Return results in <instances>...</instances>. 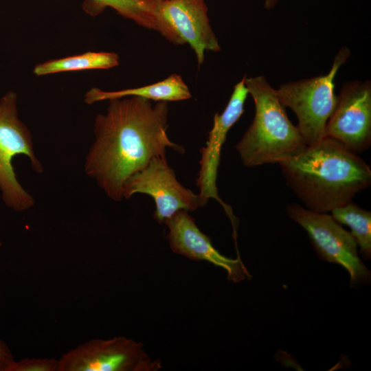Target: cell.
Segmentation results:
<instances>
[{"label": "cell", "mask_w": 371, "mask_h": 371, "mask_svg": "<svg viewBox=\"0 0 371 371\" xmlns=\"http://www.w3.org/2000/svg\"><path fill=\"white\" fill-rule=\"evenodd\" d=\"M106 112L94 120L95 139L85 157V172L108 197L123 199V187L134 173L170 148H183L168 138V102L131 96L109 100Z\"/></svg>", "instance_id": "cell-1"}, {"label": "cell", "mask_w": 371, "mask_h": 371, "mask_svg": "<svg viewBox=\"0 0 371 371\" xmlns=\"http://www.w3.org/2000/svg\"><path fill=\"white\" fill-rule=\"evenodd\" d=\"M287 186L306 208L328 213L371 183L370 166L337 140L325 137L278 164Z\"/></svg>", "instance_id": "cell-2"}, {"label": "cell", "mask_w": 371, "mask_h": 371, "mask_svg": "<svg viewBox=\"0 0 371 371\" xmlns=\"http://www.w3.org/2000/svg\"><path fill=\"white\" fill-rule=\"evenodd\" d=\"M14 362L9 348L0 340V371H10Z\"/></svg>", "instance_id": "cell-18"}, {"label": "cell", "mask_w": 371, "mask_h": 371, "mask_svg": "<svg viewBox=\"0 0 371 371\" xmlns=\"http://www.w3.org/2000/svg\"><path fill=\"white\" fill-rule=\"evenodd\" d=\"M17 95L8 91L0 99V190L5 204L16 211H24L34 205V197L18 181L12 161L18 155H25L32 169L43 172V166L36 156L31 133L19 118Z\"/></svg>", "instance_id": "cell-5"}, {"label": "cell", "mask_w": 371, "mask_h": 371, "mask_svg": "<svg viewBox=\"0 0 371 371\" xmlns=\"http://www.w3.org/2000/svg\"><path fill=\"white\" fill-rule=\"evenodd\" d=\"M106 7L140 26L158 32L166 39L170 36L169 28L158 13L157 0H86L83 5L91 15L101 13Z\"/></svg>", "instance_id": "cell-14"}, {"label": "cell", "mask_w": 371, "mask_h": 371, "mask_svg": "<svg viewBox=\"0 0 371 371\" xmlns=\"http://www.w3.org/2000/svg\"><path fill=\"white\" fill-rule=\"evenodd\" d=\"M350 54L347 47H342L327 74L289 82L276 89L281 104L284 107H289L296 115L297 127L306 145L326 137V126L337 100L334 91V79Z\"/></svg>", "instance_id": "cell-4"}, {"label": "cell", "mask_w": 371, "mask_h": 371, "mask_svg": "<svg viewBox=\"0 0 371 371\" xmlns=\"http://www.w3.org/2000/svg\"><path fill=\"white\" fill-rule=\"evenodd\" d=\"M245 75L234 87L230 99L221 113L214 117L213 126L208 133L206 145L200 149L201 155L199 161L200 170L196 179L199 195L207 203L211 198L216 200L232 218V210L219 197L216 187L218 168L220 163L221 151L227 134L233 125L244 113V104L249 95L245 84Z\"/></svg>", "instance_id": "cell-10"}, {"label": "cell", "mask_w": 371, "mask_h": 371, "mask_svg": "<svg viewBox=\"0 0 371 371\" xmlns=\"http://www.w3.org/2000/svg\"><path fill=\"white\" fill-rule=\"evenodd\" d=\"M333 218L350 229V234L365 260L371 258V212L352 201L330 211Z\"/></svg>", "instance_id": "cell-16"}, {"label": "cell", "mask_w": 371, "mask_h": 371, "mask_svg": "<svg viewBox=\"0 0 371 371\" xmlns=\"http://www.w3.org/2000/svg\"><path fill=\"white\" fill-rule=\"evenodd\" d=\"M136 193L146 194L153 199L156 206L153 218L159 224L179 210L194 211L207 204L199 194L178 181L166 155L153 158L126 181L123 199H128Z\"/></svg>", "instance_id": "cell-8"}, {"label": "cell", "mask_w": 371, "mask_h": 371, "mask_svg": "<svg viewBox=\"0 0 371 371\" xmlns=\"http://www.w3.org/2000/svg\"><path fill=\"white\" fill-rule=\"evenodd\" d=\"M326 137L358 153L371 144V83L350 81L343 85L335 110L327 122Z\"/></svg>", "instance_id": "cell-9"}, {"label": "cell", "mask_w": 371, "mask_h": 371, "mask_svg": "<svg viewBox=\"0 0 371 371\" xmlns=\"http://www.w3.org/2000/svg\"><path fill=\"white\" fill-rule=\"evenodd\" d=\"M131 96L144 98L151 101L167 102L184 100L192 97L189 88L181 76L173 74L161 81L137 88L113 91L92 88L86 93L85 102L88 104H92L100 101Z\"/></svg>", "instance_id": "cell-13"}, {"label": "cell", "mask_w": 371, "mask_h": 371, "mask_svg": "<svg viewBox=\"0 0 371 371\" xmlns=\"http://www.w3.org/2000/svg\"><path fill=\"white\" fill-rule=\"evenodd\" d=\"M119 58L113 52H87L38 64L33 73L41 76L64 71L108 69L118 65Z\"/></svg>", "instance_id": "cell-15"}, {"label": "cell", "mask_w": 371, "mask_h": 371, "mask_svg": "<svg viewBox=\"0 0 371 371\" xmlns=\"http://www.w3.org/2000/svg\"><path fill=\"white\" fill-rule=\"evenodd\" d=\"M168 228L167 238L173 252L193 260H205L222 267L227 279L238 282L251 276L240 258L222 255L210 238L197 227L194 219L186 210H179L164 223Z\"/></svg>", "instance_id": "cell-11"}, {"label": "cell", "mask_w": 371, "mask_h": 371, "mask_svg": "<svg viewBox=\"0 0 371 371\" xmlns=\"http://www.w3.org/2000/svg\"><path fill=\"white\" fill-rule=\"evenodd\" d=\"M286 211L306 232L320 259L338 264L348 271L352 286L370 282V271L359 258L355 239L332 215L313 212L296 203L288 205Z\"/></svg>", "instance_id": "cell-6"}, {"label": "cell", "mask_w": 371, "mask_h": 371, "mask_svg": "<svg viewBox=\"0 0 371 371\" xmlns=\"http://www.w3.org/2000/svg\"><path fill=\"white\" fill-rule=\"evenodd\" d=\"M157 6L160 17L194 50L199 66L203 63L206 50L221 49L205 0H157Z\"/></svg>", "instance_id": "cell-12"}, {"label": "cell", "mask_w": 371, "mask_h": 371, "mask_svg": "<svg viewBox=\"0 0 371 371\" xmlns=\"http://www.w3.org/2000/svg\"><path fill=\"white\" fill-rule=\"evenodd\" d=\"M245 84L254 101L255 115L236 145L243 165L279 164L299 153L306 144L289 120L276 89L264 76L245 77Z\"/></svg>", "instance_id": "cell-3"}, {"label": "cell", "mask_w": 371, "mask_h": 371, "mask_svg": "<svg viewBox=\"0 0 371 371\" xmlns=\"http://www.w3.org/2000/svg\"><path fill=\"white\" fill-rule=\"evenodd\" d=\"M278 0H265V7L267 9H271L275 6Z\"/></svg>", "instance_id": "cell-19"}, {"label": "cell", "mask_w": 371, "mask_h": 371, "mask_svg": "<svg viewBox=\"0 0 371 371\" xmlns=\"http://www.w3.org/2000/svg\"><path fill=\"white\" fill-rule=\"evenodd\" d=\"M161 367L142 343L120 336L92 339L69 350L58 360V371H157Z\"/></svg>", "instance_id": "cell-7"}, {"label": "cell", "mask_w": 371, "mask_h": 371, "mask_svg": "<svg viewBox=\"0 0 371 371\" xmlns=\"http://www.w3.org/2000/svg\"><path fill=\"white\" fill-rule=\"evenodd\" d=\"M58 360L52 358H25L14 361L10 371H58Z\"/></svg>", "instance_id": "cell-17"}]
</instances>
